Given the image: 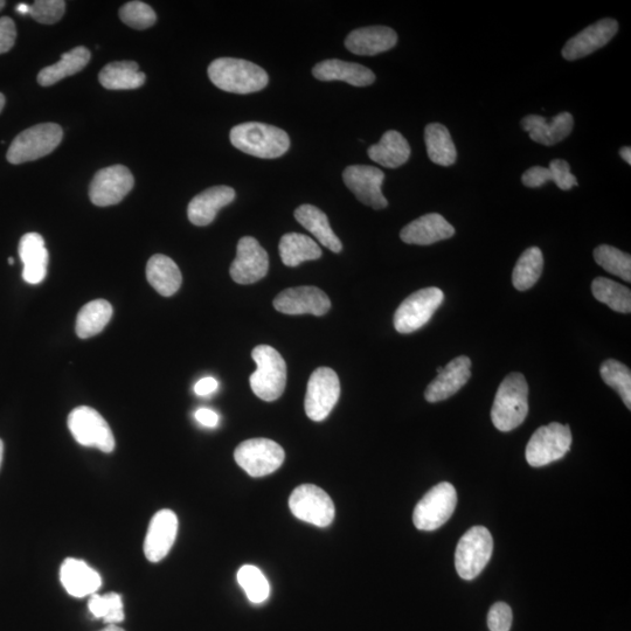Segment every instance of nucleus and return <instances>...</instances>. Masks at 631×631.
<instances>
[{
    "label": "nucleus",
    "instance_id": "nucleus-41",
    "mask_svg": "<svg viewBox=\"0 0 631 631\" xmlns=\"http://www.w3.org/2000/svg\"><path fill=\"white\" fill-rule=\"evenodd\" d=\"M88 607L89 612L96 619H102L104 623L119 624L124 621L123 600L120 594H93L88 602Z\"/></svg>",
    "mask_w": 631,
    "mask_h": 631
},
{
    "label": "nucleus",
    "instance_id": "nucleus-25",
    "mask_svg": "<svg viewBox=\"0 0 631 631\" xmlns=\"http://www.w3.org/2000/svg\"><path fill=\"white\" fill-rule=\"evenodd\" d=\"M61 584L74 598L93 595L102 585L101 575L87 565L85 561L68 558L60 570Z\"/></svg>",
    "mask_w": 631,
    "mask_h": 631
},
{
    "label": "nucleus",
    "instance_id": "nucleus-31",
    "mask_svg": "<svg viewBox=\"0 0 631 631\" xmlns=\"http://www.w3.org/2000/svg\"><path fill=\"white\" fill-rule=\"evenodd\" d=\"M99 80L110 90H130L142 87L147 76L134 61H116L102 69Z\"/></svg>",
    "mask_w": 631,
    "mask_h": 631
},
{
    "label": "nucleus",
    "instance_id": "nucleus-38",
    "mask_svg": "<svg viewBox=\"0 0 631 631\" xmlns=\"http://www.w3.org/2000/svg\"><path fill=\"white\" fill-rule=\"evenodd\" d=\"M601 378L605 383L620 394L624 405L631 409V372L629 367L617 362L615 359H608L603 362L600 369Z\"/></svg>",
    "mask_w": 631,
    "mask_h": 631
},
{
    "label": "nucleus",
    "instance_id": "nucleus-50",
    "mask_svg": "<svg viewBox=\"0 0 631 631\" xmlns=\"http://www.w3.org/2000/svg\"><path fill=\"white\" fill-rule=\"evenodd\" d=\"M620 155L623 158V161L628 163L629 165L631 164V149L630 147H623L620 150Z\"/></svg>",
    "mask_w": 631,
    "mask_h": 631
},
{
    "label": "nucleus",
    "instance_id": "nucleus-46",
    "mask_svg": "<svg viewBox=\"0 0 631 631\" xmlns=\"http://www.w3.org/2000/svg\"><path fill=\"white\" fill-rule=\"evenodd\" d=\"M17 30L10 17L0 18V54L8 53L15 46Z\"/></svg>",
    "mask_w": 631,
    "mask_h": 631
},
{
    "label": "nucleus",
    "instance_id": "nucleus-5",
    "mask_svg": "<svg viewBox=\"0 0 631 631\" xmlns=\"http://www.w3.org/2000/svg\"><path fill=\"white\" fill-rule=\"evenodd\" d=\"M62 137L64 131L58 124H38L24 130L13 140L6 158L15 165L37 161L57 149Z\"/></svg>",
    "mask_w": 631,
    "mask_h": 631
},
{
    "label": "nucleus",
    "instance_id": "nucleus-10",
    "mask_svg": "<svg viewBox=\"0 0 631 631\" xmlns=\"http://www.w3.org/2000/svg\"><path fill=\"white\" fill-rule=\"evenodd\" d=\"M456 504L457 494L452 484L443 482L435 485L415 506L413 513L415 528L421 531L440 529L453 516Z\"/></svg>",
    "mask_w": 631,
    "mask_h": 631
},
{
    "label": "nucleus",
    "instance_id": "nucleus-37",
    "mask_svg": "<svg viewBox=\"0 0 631 631\" xmlns=\"http://www.w3.org/2000/svg\"><path fill=\"white\" fill-rule=\"evenodd\" d=\"M593 295L599 302L621 314H630L631 291L606 277H596L592 283Z\"/></svg>",
    "mask_w": 631,
    "mask_h": 631
},
{
    "label": "nucleus",
    "instance_id": "nucleus-55",
    "mask_svg": "<svg viewBox=\"0 0 631 631\" xmlns=\"http://www.w3.org/2000/svg\"><path fill=\"white\" fill-rule=\"evenodd\" d=\"M6 3L3 2V0H0V11H2L5 8Z\"/></svg>",
    "mask_w": 631,
    "mask_h": 631
},
{
    "label": "nucleus",
    "instance_id": "nucleus-17",
    "mask_svg": "<svg viewBox=\"0 0 631 631\" xmlns=\"http://www.w3.org/2000/svg\"><path fill=\"white\" fill-rule=\"evenodd\" d=\"M268 270V254L258 240L252 237L240 239L237 258L230 269L233 281L239 284H253L262 280Z\"/></svg>",
    "mask_w": 631,
    "mask_h": 631
},
{
    "label": "nucleus",
    "instance_id": "nucleus-33",
    "mask_svg": "<svg viewBox=\"0 0 631 631\" xmlns=\"http://www.w3.org/2000/svg\"><path fill=\"white\" fill-rule=\"evenodd\" d=\"M279 249L283 265L287 267H297L302 262L318 260L322 256V249L316 241L300 233L283 235Z\"/></svg>",
    "mask_w": 631,
    "mask_h": 631
},
{
    "label": "nucleus",
    "instance_id": "nucleus-27",
    "mask_svg": "<svg viewBox=\"0 0 631 631\" xmlns=\"http://www.w3.org/2000/svg\"><path fill=\"white\" fill-rule=\"evenodd\" d=\"M19 256L24 265V281L33 286L43 282L47 275L48 260H50L44 238L38 233L25 234L20 240Z\"/></svg>",
    "mask_w": 631,
    "mask_h": 631
},
{
    "label": "nucleus",
    "instance_id": "nucleus-1",
    "mask_svg": "<svg viewBox=\"0 0 631 631\" xmlns=\"http://www.w3.org/2000/svg\"><path fill=\"white\" fill-rule=\"evenodd\" d=\"M529 413V385L522 373L506 377L496 393L491 409L492 424L501 432L518 428Z\"/></svg>",
    "mask_w": 631,
    "mask_h": 631
},
{
    "label": "nucleus",
    "instance_id": "nucleus-4",
    "mask_svg": "<svg viewBox=\"0 0 631 631\" xmlns=\"http://www.w3.org/2000/svg\"><path fill=\"white\" fill-rule=\"evenodd\" d=\"M258 370L251 378L252 390L263 401H275L281 397L287 385V365L272 346L259 345L252 352Z\"/></svg>",
    "mask_w": 631,
    "mask_h": 631
},
{
    "label": "nucleus",
    "instance_id": "nucleus-36",
    "mask_svg": "<svg viewBox=\"0 0 631 631\" xmlns=\"http://www.w3.org/2000/svg\"><path fill=\"white\" fill-rule=\"evenodd\" d=\"M544 269V256L538 247H531L520 255L512 273V283L519 291L531 289L540 279Z\"/></svg>",
    "mask_w": 631,
    "mask_h": 631
},
{
    "label": "nucleus",
    "instance_id": "nucleus-56",
    "mask_svg": "<svg viewBox=\"0 0 631 631\" xmlns=\"http://www.w3.org/2000/svg\"><path fill=\"white\" fill-rule=\"evenodd\" d=\"M9 265H15V259L9 258Z\"/></svg>",
    "mask_w": 631,
    "mask_h": 631
},
{
    "label": "nucleus",
    "instance_id": "nucleus-30",
    "mask_svg": "<svg viewBox=\"0 0 631 631\" xmlns=\"http://www.w3.org/2000/svg\"><path fill=\"white\" fill-rule=\"evenodd\" d=\"M147 279L151 287L164 297L175 295L183 282L176 262L162 254L154 255L149 260Z\"/></svg>",
    "mask_w": 631,
    "mask_h": 631
},
{
    "label": "nucleus",
    "instance_id": "nucleus-48",
    "mask_svg": "<svg viewBox=\"0 0 631 631\" xmlns=\"http://www.w3.org/2000/svg\"><path fill=\"white\" fill-rule=\"evenodd\" d=\"M194 418H196L200 425L208 428L217 427L219 424V415L208 408H199L196 414H194Z\"/></svg>",
    "mask_w": 631,
    "mask_h": 631
},
{
    "label": "nucleus",
    "instance_id": "nucleus-9",
    "mask_svg": "<svg viewBox=\"0 0 631 631\" xmlns=\"http://www.w3.org/2000/svg\"><path fill=\"white\" fill-rule=\"evenodd\" d=\"M68 428L76 442L83 447H92L103 453H112L115 438L108 422L92 407L80 406L68 416Z\"/></svg>",
    "mask_w": 631,
    "mask_h": 631
},
{
    "label": "nucleus",
    "instance_id": "nucleus-42",
    "mask_svg": "<svg viewBox=\"0 0 631 631\" xmlns=\"http://www.w3.org/2000/svg\"><path fill=\"white\" fill-rule=\"evenodd\" d=\"M122 22L135 30H147L157 20L156 12L143 2H129L120 10Z\"/></svg>",
    "mask_w": 631,
    "mask_h": 631
},
{
    "label": "nucleus",
    "instance_id": "nucleus-8",
    "mask_svg": "<svg viewBox=\"0 0 631 631\" xmlns=\"http://www.w3.org/2000/svg\"><path fill=\"white\" fill-rule=\"evenodd\" d=\"M445 294L439 288L429 287L409 295L395 311L394 328L399 334H413L432 320L441 307Z\"/></svg>",
    "mask_w": 631,
    "mask_h": 631
},
{
    "label": "nucleus",
    "instance_id": "nucleus-21",
    "mask_svg": "<svg viewBox=\"0 0 631 631\" xmlns=\"http://www.w3.org/2000/svg\"><path fill=\"white\" fill-rule=\"evenodd\" d=\"M455 228L439 213H429L402 228L400 238L405 244L429 246L453 238Z\"/></svg>",
    "mask_w": 631,
    "mask_h": 631
},
{
    "label": "nucleus",
    "instance_id": "nucleus-23",
    "mask_svg": "<svg viewBox=\"0 0 631 631\" xmlns=\"http://www.w3.org/2000/svg\"><path fill=\"white\" fill-rule=\"evenodd\" d=\"M574 119L570 113H561L551 121L539 115H528L522 120V128L528 131L533 142L552 147L570 136Z\"/></svg>",
    "mask_w": 631,
    "mask_h": 631
},
{
    "label": "nucleus",
    "instance_id": "nucleus-24",
    "mask_svg": "<svg viewBox=\"0 0 631 631\" xmlns=\"http://www.w3.org/2000/svg\"><path fill=\"white\" fill-rule=\"evenodd\" d=\"M398 43V34L390 27L370 26L352 31L345 46L357 55H377L392 50Z\"/></svg>",
    "mask_w": 631,
    "mask_h": 631
},
{
    "label": "nucleus",
    "instance_id": "nucleus-20",
    "mask_svg": "<svg viewBox=\"0 0 631 631\" xmlns=\"http://www.w3.org/2000/svg\"><path fill=\"white\" fill-rule=\"evenodd\" d=\"M471 360L466 356L457 357L442 367L439 376L428 385L425 398L428 402H440L453 397L466 385L471 377Z\"/></svg>",
    "mask_w": 631,
    "mask_h": 631
},
{
    "label": "nucleus",
    "instance_id": "nucleus-43",
    "mask_svg": "<svg viewBox=\"0 0 631 631\" xmlns=\"http://www.w3.org/2000/svg\"><path fill=\"white\" fill-rule=\"evenodd\" d=\"M65 10L64 0H37L30 5L29 15L40 24L52 25L64 17Z\"/></svg>",
    "mask_w": 631,
    "mask_h": 631
},
{
    "label": "nucleus",
    "instance_id": "nucleus-18",
    "mask_svg": "<svg viewBox=\"0 0 631 631\" xmlns=\"http://www.w3.org/2000/svg\"><path fill=\"white\" fill-rule=\"evenodd\" d=\"M178 533V518L171 510H161L152 517L144 542L145 557L158 563L168 556Z\"/></svg>",
    "mask_w": 631,
    "mask_h": 631
},
{
    "label": "nucleus",
    "instance_id": "nucleus-28",
    "mask_svg": "<svg viewBox=\"0 0 631 631\" xmlns=\"http://www.w3.org/2000/svg\"><path fill=\"white\" fill-rule=\"evenodd\" d=\"M367 154L374 163L384 168L397 169L408 162L411 157V147L398 131L390 130L381 137L379 143L367 150Z\"/></svg>",
    "mask_w": 631,
    "mask_h": 631
},
{
    "label": "nucleus",
    "instance_id": "nucleus-29",
    "mask_svg": "<svg viewBox=\"0 0 631 631\" xmlns=\"http://www.w3.org/2000/svg\"><path fill=\"white\" fill-rule=\"evenodd\" d=\"M295 218L324 247H327L334 253L342 252V242L338 239L335 232L332 231L327 214L321 211L320 208L309 204L301 205L295 211Z\"/></svg>",
    "mask_w": 631,
    "mask_h": 631
},
{
    "label": "nucleus",
    "instance_id": "nucleus-39",
    "mask_svg": "<svg viewBox=\"0 0 631 631\" xmlns=\"http://www.w3.org/2000/svg\"><path fill=\"white\" fill-rule=\"evenodd\" d=\"M594 260L606 272L621 277L623 281L631 282V256L620 249L602 245L595 248Z\"/></svg>",
    "mask_w": 631,
    "mask_h": 631
},
{
    "label": "nucleus",
    "instance_id": "nucleus-7",
    "mask_svg": "<svg viewBox=\"0 0 631 631\" xmlns=\"http://www.w3.org/2000/svg\"><path fill=\"white\" fill-rule=\"evenodd\" d=\"M572 433L570 426L552 422L537 429L526 447V461L540 468L559 461L570 452Z\"/></svg>",
    "mask_w": 631,
    "mask_h": 631
},
{
    "label": "nucleus",
    "instance_id": "nucleus-3",
    "mask_svg": "<svg viewBox=\"0 0 631 631\" xmlns=\"http://www.w3.org/2000/svg\"><path fill=\"white\" fill-rule=\"evenodd\" d=\"M230 138L235 148L259 158H279L290 148V138L286 131L265 123L239 124L231 130Z\"/></svg>",
    "mask_w": 631,
    "mask_h": 631
},
{
    "label": "nucleus",
    "instance_id": "nucleus-22",
    "mask_svg": "<svg viewBox=\"0 0 631 631\" xmlns=\"http://www.w3.org/2000/svg\"><path fill=\"white\" fill-rule=\"evenodd\" d=\"M235 199V191L230 186H214L194 197L187 207V216L193 225L207 226L213 223L221 208L230 205Z\"/></svg>",
    "mask_w": 631,
    "mask_h": 631
},
{
    "label": "nucleus",
    "instance_id": "nucleus-40",
    "mask_svg": "<svg viewBox=\"0 0 631 631\" xmlns=\"http://www.w3.org/2000/svg\"><path fill=\"white\" fill-rule=\"evenodd\" d=\"M238 581L249 601L260 605L270 595V585L265 574L253 565L242 566L238 572Z\"/></svg>",
    "mask_w": 631,
    "mask_h": 631
},
{
    "label": "nucleus",
    "instance_id": "nucleus-47",
    "mask_svg": "<svg viewBox=\"0 0 631 631\" xmlns=\"http://www.w3.org/2000/svg\"><path fill=\"white\" fill-rule=\"evenodd\" d=\"M522 182L528 187H540L547 182H552L551 171L543 166H533L526 171L522 177Z\"/></svg>",
    "mask_w": 631,
    "mask_h": 631
},
{
    "label": "nucleus",
    "instance_id": "nucleus-34",
    "mask_svg": "<svg viewBox=\"0 0 631 631\" xmlns=\"http://www.w3.org/2000/svg\"><path fill=\"white\" fill-rule=\"evenodd\" d=\"M113 316V307L106 300L89 302L76 318V335L87 339L101 334Z\"/></svg>",
    "mask_w": 631,
    "mask_h": 631
},
{
    "label": "nucleus",
    "instance_id": "nucleus-2",
    "mask_svg": "<svg viewBox=\"0 0 631 631\" xmlns=\"http://www.w3.org/2000/svg\"><path fill=\"white\" fill-rule=\"evenodd\" d=\"M208 76L214 86L233 94H251L266 88L269 82L265 69L251 61L220 58L208 67Z\"/></svg>",
    "mask_w": 631,
    "mask_h": 631
},
{
    "label": "nucleus",
    "instance_id": "nucleus-12",
    "mask_svg": "<svg viewBox=\"0 0 631 631\" xmlns=\"http://www.w3.org/2000/svg\"><path fill=\"white\" fill-rule=\"evenodd\" d=\"M283 448L269 439H251L235 449L234 459L249 476L263 477L275 473L284 462Z\"/></svg>",
    "mask_w": 631,
    "mask_h": 631
},
{
    "label": "nucleus",
    "instance_id": "nucleus-49",
    "mask_svg": "<svg viewBox=\"0 0 631 631\" xmlns=\"http://www.w3.org/2000/svg\"><path fill=\"white\" fill-rule=\"evenodd\" d=\"M219 383L216 379L207 377L200 379L196 385H194V393L199 397H207L218 390Z\"/></svg>",
    "mask_w": 631,
    "mask_h": 631
},
{
    "label": "nucleus",
    "instance_id": "nucleus-52",
    "mask_svg": "<svg viewBox=\"0 0 631 631\" xmlns=\"http://www.w3.org/2000/svg\"><path fill=\"white\" fill-rule=\"evenodd\" d=\"M101 631H124V629L117 626V624H108V626Z\"/></svg>",
    "mask_w": 631,
    "mask_h": 631
},
{
    "label": "nucleus",
    "instance_id": "nucleus-54",
    "mask_svg": "<svg viewBox=\"0 0 631 631\" xmlns=\"http://www.w3.org/2000/svg\"><path fill=\"white\" fill-rule=\"evenodd\" d=\"M5 102H6L5 96L2 93H0V113L3 112V109L5 107Z\"/></svg>",
    "mask_w": 631,
    "mask_h": 631
},
{
    "label": "nucleus",
    "instance_id": "nucleus-53",
    "mask_svg": "<svg viewBox=\"0 0 631 631\" xmlns=\"http://www.w3.org/2000/svg\"><path fill=\"white\" fill-rule=\"evenodd\" d=\"M3 456H4V443L2 440H0V467H2Z\"/></svg>",
    "mask_w": 631,
    "mask_h": 631
},
{
    "label": "nucleus",
    "instance_id": "nucleus-45",
    "mask_svg": "<svg viewBox=\"0 0 631 631\" xmlns=\"http://www.w3.org/2000/svg\"><path fill=\"white\" fill-rule=\"evenodd\" d=\"M512 610L504 602H497L489 610L488 627L490 631H509L512 626Z\"/></svg>",
    "mask_w": 631,
    "mask_h": 631
},
{
    "label": "nucleus",
    "instance_id": "nucleus-26",
    "mask_svg": "<svg viewBox=\"0 0 631 631\" xmlns=\"http://www.w3.org/2000/svg\"><path fill=\"white\" fill-rule=\"evenodd\" d=\"M320 81H344L355 87H367L376 81V75L363 65L338 59L325 60L312 69Z\"/></svg>",
    "mask_w": 631,
    "mask_h": 631
},
{
    "label": "nucleus",
    "instance_id": "nucleus-15",
    "mask_svg": "<svg viewBox=\"0 0 631 631\" xmlns=\"http://www.w3.org/2000/svg\"><path fill=\"white\" fill-rule=\"evenodd\" d=\"M346 187L355 194L360 203L374 208V210H384L388 201L384 197L383 183L385 173L370 165H351L343 173Z\"/></svg>",
    "mask_w": 631,
    "mask_h": 631
},
{
    "label": "nucleus",
    "instance_id": "nucleus-35",
    "mask_svg": "<svg viewBox=\"0 0 631 631\" xmlns=\"http://www.w3.org/2000/svg\"><path fill=\"white\" fill-rule=\"evenodd\" d=\"M425 142L429 159L441 166H452L457 159V151L449 130L440 123L428 124L425 129Z\"/></svg>",
    "mask_w": 631,
    "mask_h": 631
},
{
    "label": "nucleus",
    "instance_id": "nucleus-32",
    "mask_svg": "<svg viewBox=\"0 0 631 631\" xmlns=\"http://www.w3.org/2000/svg\"><path fill=\"white\" fill-rule=\"evenodd\" d=\"M89 50L86 47H75L74 50L62 55L57 64L41 69L38 75L40 86L50 87L61 80L82 71L90 60Z\"/></svg>",
    "mask_w": 631,
    "mask_h": 631
},
{
    "label": "nucleus",
    "instance_id": "nucleus-19",
    "mask_svg": "<svg viewBox=\"0 0 631 631\" xmlns=\"http://www.w3.org/2000/svg\"><path fill=\"white\" fill-rule=\"evenodd\" d=\"M617 31L619 23L616 20L602 19L568 40L563 48V57L568 61L585 58L606 46L616 36Z\"/></svg>",
    "mask_w": 631,
    "mask_h": 631
},
{
    "label": "nucleus",
    "instance_id": "nucleus-16",
    "mask_svg": "<svg viewBox=\"0 0 631 631\" xmlns=\"http://www.w3.org/2000/svg\"><path fill=\"white\" fill-rule=\"evenodd\" d=\"M274 308L286 315L324 316L331 308V301L320 288L303 286L283 290L276 296Z\"/></svg>",
    "mask_w": 631,
    "mask_h": 631
},
{
    "label": "nucleus",
    "instance_id": "nucleus-13",
    "mask_svg": "<svg viewBox=\"0 0 631 631\" xmlns=\"http://www.w3.org/2000/svg\"><path fill=\"white\" fill-rule=\"evenodd\" d=\"M341 395V383L334 370L320 367L311 374L304 408L308 418L320 422L328 418Z\"/></svg>",
    "mask_w": 631,
    "mask_h": 631
},
{
    "label": "nucleus",
    "instance_id": "nucleus-11",
    "mask_svg": "<svg viewBox=\"0 0 631 631\" xmlns=\"http://www.w3.org/2000/svg\"><path fill=\"white\" fill-rule=\"evenodd\" d=\"M289 508L296 518L318 528H327L336 515L335 504L327 492L312 484L300 485L293 491Z\"/></svg>",
    "mask_w": 631,
    "mask_h": 631
},
{
    "label": "nucleus",
    "instance_id": "nucleus-51",
    "mask_svg": "<svg viewBox=\"0 0 631 631\" xmlns=\"http://www.w3.org/2000/svg\"><path fill=\"white\" fill-rule=\"evenodd\" d=\"M16 10H17V12L19 13V15H22V16L29 15V13H30V5H27V4H19V5L17 6V9H16Z\"/></svg>",
    "mask_w": 631,
    "mask_h": 631
},
{
    "label": "nucleus",
    "instance_id": "nucleus-6",
    "mask_svg": "<svg viewBox=\"0 0 631 631\" xmlns=\"http://www.w3.org/2000/svg\"><path fill=\"white\" fill-rule=\"evenodd\" d=\"M494 539L487 528L474 526L464 533L456 547L455 567L464 580H474L489 564Z\"/></svg>",
    "mask_w": 631,
    "mask_h": 631
},
{
    "label": "nucleus",
    "instance_id": "nucleus-14",
    "mask_svg": "<svg viewBox=\"0 0 631 631\" xmlns=\"http://www.w3.org/2000/svg\"><path fill=\"white\" fill-rule=\"evenodd\" d=\"M133 173L123 165L109 166L97 172L89 187V198L96 206L120 204L133 190Z\"/></svg>",
    "mask_w": 631,
    "mask_h": 631
},
{
    "label": "nucleus",
    "instance_id": "nucleus-44",
    "mask_svg": "<svg viewBox=\"0 0 631 631\" xmlns=\"http://www.w3.org/2000/svg\"><path fill=\"white\" fill-rule=\"evenodd\" d=\"M549 170L551 171L552 182L556 183L560 190L570 191L572 187L579 185L577 177L571 173L570 164L564 159H554L550 163Z\"/></svg>",
    "mask_w": 631,
    "mask_h": 631
}]
</instances>
